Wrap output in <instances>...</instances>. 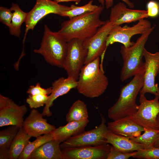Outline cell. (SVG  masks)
<instances>
[{"mask_svg": "<svg viewBox=\"0 0 159 159\" xmlns=\"http://www.w3.org/2000/svg\"><path fill=\"white\" fill-rule=\"evenodd\" d=\"M104 8L99 6L95 11L80 15L63 22L57 33L67 42L74 39L82 40L93 36L98 29L105 24L100 16Z\"/></svg>", "mask_w": 159, "mask_h": 159, "instance_id": "6da1fadb", "label": "cell"}, {"mask_svg": "<svg viewBox=\"0 0 159 159\" xmlns=\"http://www.w3.org/2000/svg\"><path fill=\"white\" fill-rule=\"evenodd\" d=\"M144 72V68L121 88L118 100L108 110L107 115L110 119L115 120L130 116L138 110L137 97L143 86Z\"/></svg>", "mask_w": 159, "mask_h": 159, "instance_id": "7a4b0ae2", "label": "cell"}, {"mask_svg": "<svg viewBox=\"0 0 159 159\" xmlns=\"http://www.w3.org/2000/svg\"><path fill=\"white\" fill-rule=\"evenodd\" d=\"M100 57L84 64L77 80L79 93L87 97L93 98L102 94L107 89L108 81L100 64Z\"/></svg>", "mask_w": 159, "mask_h": 159, "instance_id": "3957f363", "label": "cell"}, {"mask_svg": "<svg viewBox=\"0 0 159 159\" xmlns=\"http://www.w3.org/2000/svg\"><path fill=\"white\" fill-rule=\"evenodd\" d=\"M154 28V26L152 27L141 34L130 47H125L123 45L121 46L120 52L123 61L120 74L122 82L134 76L144 68L145 62L142 58L145 46L149 36Z\"/></svg>", "mask_w": 159, "mask_h": 159, "instance_id": "277c9868", "label": "cell"}, {"mask_svg": "<svg viewBox=\"0 0 159 159\" xmlns=\"http://www.w3.org/2000/svg\"><path fill=\"white\" fill-rule=\"evenodd\" d=\"M44 29L40 47L34 49V52L42 55L51 65L63 68L67 52V42L57 32L51 31L46 25H44Z\"/></svg>", "mask_w": 159, "mask_h": 159, "instance_id": "5b68a950", "label": "cell"}, {"mask_svg": "<svg viewBox=\"0 0 159 159\" xmlns=\"http://www.w3.org/2000/svg\"><path fill=\"white\" fill-rule=\"evenodd\" d=\"M100 114L101 122L98 126L71 137L60 145L61 148L107 144L105 136L109 130L105 118L101 113Z\"/></svg>", "mask_w": 159, "mask_h": 159, "instance_id": "8992f818", "label": "cell"}, {"mask_svg": "<svg viewBox=\"0 0 159 159\" xmlns=\"http://www.w3.org/2000/svg\"><path fill=\"white\" fill-rule=\"evenodd\" d=\"M113 26L109 20H107L106 23L99 27L93 36L83 41V47L87 51L84 64L101 57L100 65L103 67V60L107 49V39L110 31Z\"/></svg>", "mask_w": 159, "mask_h": 159, "instance_id": "52a82bcc", "label": "cell"}, {"mask_svg": "<svg viewBox=\"0 0 159 159\" xmlns=\"http://www.w3.org/2000/svg\"><path fill=\"white\" fill-rule=\"evenodd\" d=\"M83 41L74 39L67 42V52L63 65L68 76L77 80L87 54V50L83 45Z\"/></svg>", "mask_w": 159, "mask_h": 159, "instance_id": "ba28073f", "label": "cell"}, {"mask_svg": "<svg viewBox=\"0 0 159 159\" xmlns=\"http://www.w3.org/2000/svg\"><path fill=\"white\" fill-rule=\"evenodd\" d=\"M149 21L143 19L138 21L132 26L126 25L114 26L110 30L106 40V47L115 42L120 43L125 47L132 45L134 42H131V38L134 35L145 32L151 28Z\"/></svg>", "mask_w": 159, "mask_h": 159, "instance_id": "9c48e42d", "label": "cell"}, {"mask_svg": "<svg viewBox=\"0 0 159 159\" xmlns=\"http://www.w3.org/2000/svg\"><path fill=\"white\" fill-rule=\"evenodd\" d=\"M70 7L60 5L49 0H36L35 5L29 12L25 22V34L23 41V46L27 34L29 30H33L38 22L45 16L54 14L61 16L62 12L68 11Z\"/></svg>", "mask_w": 159, "mask_h": 159, "instance_id": "30bf717a", "label": "cell"}, {"mask_svg": "<svg viewBox=\"0 0 159 159\" xmlns=\"http://www.w3.org/2000/svg\"><path fill=\"white\" fill-rule=\"evenodd\" d=\"M159 95L155 98L148 100L145 95H140L138 108L137 112L130 116L135 122L144 128L159 130L156 123V118L159 112Z\"/></svg>", "mask_w": 159, "mask_h": 159, "instance_id": "8fae6325", "label": "cell"}, {"mask_svg": "<svg viewBox=\"0 0 159 159\" xmlns=\"http://www.w3.org/2000/svg\"><path fill=\"white\" fill-rule=\"evenodd\" d=\"M28 110L25 104L19 105L11 99L0 95V127H22L23 117Z\"/></svg>", "mask_w": 159, "mask_h": 159, "instance_id": "7c38bea8", "label": "cell"}, {"mask_svg": "<svg viewBox=\"0 0 159 159\" xmlns=\"http://www.w3.org/2000/svg\"><path fill=\"white\" fill-rule=\"evenodd\" d=\"M145 72L143 86L140 92V95L150 93L155 95H159V87L155 84V78L159 73V52L152 53L145 48Z\"/></svg>", "mask_w": 159, "mask_h": 159, "instance_id": "4fadbf2b", "label": "cell"}, {"mask_svg": "<svg viewBox=\"0 0 159 159\" xmlns=\"http://www.w3.org/2000/svg\"><path fill=\"white\" fill-rule=\"evenodd\" d=\"M110 145L108 143L61 149L63 159H106Z\"/></svg>", "mask_w": 159, "mask_h": 159, "instance_id": "5bb4252c", "label": "cell"}, {"mask_svg": "<svg viewBox=\"0 0 159 159\" xmlns=\"http://www.w3.org/2000/svg\"><path fill=\"white\" fill-rule=\"evenodd\" d=\"M148 17L147 10L129 9L124 3L120 2L111 8L109 20L115 26Z\"/></svg>", "mask_w": 159, "mask_h": 159, "instance_id": "9a60e30c", "label": "cell"}, {"mask_svg": "<svg viewBox=\"0 0 159 159\" xmlns=\"http://www.w3.org/2000/svg\"><path fill=\"white\" fill-rule=\"evenodd\" d=\"M43 116L38 110L32 109L24 121L22 127L24 130L32 137L35 138L52 132L55 127L48 123Z\"/></svg>", "mask_w": 159, "mask_h": 159, "instance_id": "2e32d148", "label": "cell"}, {"mask_svg": "<svg viewBox=\"0 0 159 159\" xmlns=\"http://www.w3.org/2000/svg\"><path fill=\"white\" fill-rule=\"evenodd\" d=\"M77 80L71 77H62L56 80L52 84V92L44 107L42 113L44 116L49 117L52 114L49 108L54 101L57 97L67 93L71 89L76 88Z\"/></svg>", "mask_w": 159, "mask_h": 159, "instance_id": "e0dca14e", "label": "cell"}, {"mask_svg": "<svg viewBox=\"0 0 159 159\" xmlns=\"http://www.w3.org/2000/svg\"><path fill=\"white\" fill-rule=\"evenodd\" d=\"M107 127L114 133L130 138L137 137L144 131V128L135 122L130 116L109 122Z\"/></svg>", "mask_w": 159, "mask_h": 159, "instance_id": "ac0fdd59", "label": "cell"}, {"mask_svg": "<svg viewBox=\"0 0 159 159\" xmlns=\"http://www.w3.org/2000/svg\"><path fill=\"white\" fill-rule=\"evenodd\" d=\"M107 143L117 150L123 153H130L144 149L143 145L130 140V138L118 135L108 130L105 136Z\"/></svg>", "mask_w": 159, "mask_h": 159, "instance_id": "d6986e66", "label": "cell"}, {"mask_svg": "<svg viewBox=\"0 0 159 159\" xmlns=\"http://www.w3.org/2000/svg\"><path fill=\"white\" fill-rule=\"evenodd\" d=\"M89 122V120L82 121L68 122L66 125L56 128L51 132L53 139L60 143H62L71 137L84 131Z\"/></svg>", "mask_w": 159, "mask_h": 159, "instance_id": "ffe728a7", "label": "cell"}, {"mask_svg": "<svg viewBox=\"0 0 159 159\" xmlns=\"http://www.w3.org/2000/svg\"><path fill=\"white\" fill-rule=\"evenodd\" d=\"M60 143L54 139L45 143L31 153L29 159H63Z\"/></svg>", "mask_w": 159, "mask_h": 159, "instance_id": "44dd1931", "label": "cell"}, {"mask_svg": "<svg viewBox=\"0 0 159 159\" xmlns=\"http://www.w3.org/2000/svg\"><path fill=\"white\" fill-rule=\"evenodd\" d=\"M32 136L20 127L9 149L10 159H18Z\"/></svg>", "mask_w": 159, "mask_h": 159, "instance_id": "7402d4cb", "label": "cell"}, {"mask_svg": "<svg viewBox=\"0 0 159 159\" xmlns=\"http://www.w3.org/2000/svg\"><path fill=\"white\" fill-rule=\"evenodd\" d=\"M88 114L87 105L80 100L75 101L71 107L66 116L67 122L82 121L88 120Z\"/></svg>", "mask_w": 159, "mask_h": 159, "instance_id": "603a6c76", "label": "cell"}, {"mask_svg": "<svg viewBox=\"0 0 159 159\" xmlns=\"http://www.w3.org/2000/svg\"><path fill=\"white\" fill-rule=\"evenodd\" d=\"M10 9L14 11L11 25L9 27L10 34L19 37L21 25L25 22L28 13L22 11L16 4H13Z\"/></svg>", "mask_w": 159, "mask_h": 159, "instance_id": "cb8c5ba5", "label": "cell"}, {"mask_svg": "<svg viewBox=\"0 0 159 159\" xmlns=\"http://www.w3.org/2000/svg\"><path fill=\"white\" fill-rule=\"evenodd\" d=\"M144 132L136 137L130 138L131 140L143 145L144 149H148L154 146L158 138L159 130L144 128Z\"/></svg>", "mask_w": 159, "mask_h": 159, "instance_id": "d4e9b609", "label": "cell"}, {"mask_svg": "<svg viewBox=\"0 0 159 159\" xmlns=\"http://www.w3.org/2000/svg\"><path fill=\"white\" fill-rule=\"evenodd\" d=\"M53 139L51 132L36 138L34 141H29L20 155L19 159H29L31 153L45 143Z\"/></svg>", "mask_w": 159, "mask_h": 159, "instance_id": "484cf974", "label": "cell"}, {"mask_svg": "<svg viewBox=\"0 0 159 159\" xmlns=\"http://www.w3.org/2000/svg\"><path fill=\"white\" fill-rule=\"evenodd\" d=\"M20 128L16 125H10L0 131V149H9Z\"/></svg>", "mask_w": 159, "mask_h": 159, "instance_id": "4316f807", "label": "cell"}, {"mask_svg": "<svg viewBox=\"0 0 159 159\" xmlns=\"http://www.w3.org/2000/svg\"><path fill=\"white\" fill-rule=\"evenodd\" d=\"M92 0L82 6H77L74 4L71 5V9L62 12L61 16L68 17L69 19L93 11L97 9L99 6L92 4Z\"/></svg>", "mask_w": 159, "mask_h": 159, "instance_id": "83f0119b", "label": "cell"}, {"mask_svg": "<svg viewBox=\"0 0 159 159\" xmlns=\"http://www.w3.org/2000/svg\"><path fill=\"white\" fill-rule=\"evenodd\" d=\"M49 98V95H29L27 98L26 102L31 109H36L45 105Z\"/></svg>", "mask_w": 159, "mask_h": 159, "instance_id": "f1b7e54d", "label": "cell"}, {"mask_svg": "<svg viewBox=\"0 0 159 159\" xmlns=\"http://www.w3.org/2000/svg\"><path fill=\"white\" fill-rule=\"evenodd\" d=\"M134 158L145 159H159V147H153L148 149L136 151L132 157Z\"/></svg>", "mask_w": 159, "mask_h": 159, "instance_id": "f546056e", "label": "cell"}, {"mask_svg": "<svg viewBox=\"0 0 159 159\" xmlns=\"http://www.w3.org/2000/svg\"><path fill=\"white\" fill-rule=\"evenodd\" d=\"M136 152L123 153L117 150L112 145L110 146V150L106 159H128L134 155Z\"/></svg>", "mask_w": 159, "mask_h": 159, "instance_id": "4dcf8cb0", "label": "cell"}, {"mask_svg": "<svg viewBox=\"0 0 159 159\" xmlns=\"http://www.w3.org/2000/svg\"><path fill=\"white\" fill-rule=\"evenodd\" d=\"M52 90V87L45 89L42 87L40 84L38 83L35 86H30L27 92L31 95L42 94L48 95L51 94Z\"/></svg>", "mask_w": 159, "mask_h": 159, "instance_id": "1f68e13d", "label": "cell"}, {"mask_svg": "<svg viewBox=\"0 0 159 159\" xmlns=\"http://www.w3.org/2000/svg\"><path fill=\"white\" fill-rule=\"evenodd\" d=\"M10 9L1 6L0 7V22L9 27L11 24L13 13Z\"/></svg>", "mask_w": 159, "mask_h": 159, "instance_id": "d6a6232c", "label": "cell"}, {"mask_svg": "<svg viewBox=\"0 0 159 159\" xmlns=\"http://www.w3.org/2000/svg\"><path fill=\"white\" fill-rule=\"evenodd\" d=\"M147 14L148 17L154 18L159 15V3L157 1L151 0L146 5Z\"/></svg>", "mask_w": 159, "mask_h": 159, "instance_id": "836d02e7", "label": "cell"}, {"mask_svg": "<svg viewBox=\"0 0 159 159\" xmlns=\"http://www.w3.org/2000/svg\"><path fill=\"white\" fill-rule=\"evenodd\" d=\"M100 3L101 5L104 6V4H105V7L106 9H108L112 6L113 4L114 0H97ZM126 4L130 8H133L134 5V4L130 1L129 0H121Z\"/></svg>", "mask_w": 159, "mask_h": 159, "instance_id": "e575fe53", "label": "cell"}, {"mask_svg": "<svg viewBox=\"0 0 159 159\" xmlns=\"http://www.w3.org/2000/svg\"><path fill=\"white\" fill-rule=\"evenodd\" d=\"M0 159H10L9 149H0Z\"/></svg>", "mask_w": 159, "mask_h": 159, "instance_id": "d590c367", "label": "cell"}, {"mask_svg": "<svg viewBox=\"0 0 159 159\" xmlns=\"http://www.w3.org/2000/svg\"><path fill=\"white\" fill-rule=\"evenodd\" d=\"M81 0H54V1L57 3L60 2H67L69 1H74L77 4L79 3Z\"/></svg>", "mask_w": 159, "mask_h": 159, "instance_id": "8d00e7d4", "label": "cell"}, {"mask_svg": "<svg viewBox=\"0 0 159 159\" xmlns=\"http://www.w3.org/2000/svg\"><path fill=\"white\" fill-rule=\"evenodd\" d=\"M156 123L157 126L159 129V112L156 118Z\"/></svg>", "mask_w": 159, "mask_h": 159, "instance_id": "74e56055", "label": "cell"}, {"mask_svg": "<svg viewBox=\"0 0 159 159\" xmlns=\"http://www.w3.org/2000/svg\"><path fill=\"white\" fill-rule=\"evenodd\" d=\"M154 146L155 147H159V133L158 138Z\"/></svg>", "mask_w": 159, "mask_h": 159, "instance_id": "f35d334b", "label": "cell"}, {"mask_svg": "<svg viewBox=\"0 0 159 159\" xmlns=\"http://www.w3.org/2000/svg\"></svg>", "mask_w": 159, "mask_h": 159, "instance_id": "ab89813d", "label": "cell"}]
</instances>
